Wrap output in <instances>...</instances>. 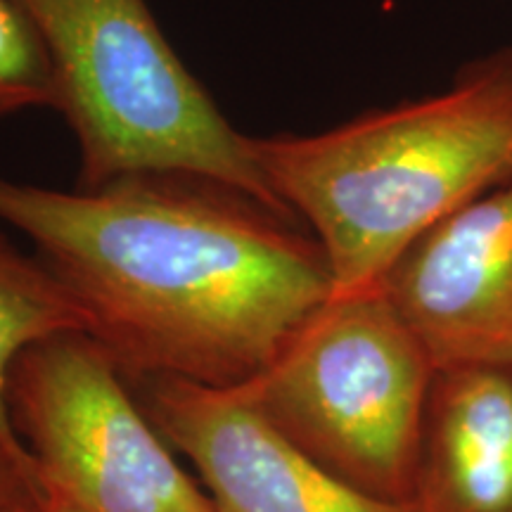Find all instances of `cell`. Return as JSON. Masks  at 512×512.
<instances>
[{
    "label": "cell",
    "mask_w": 512,
    "mask_h": 512,
    "mask_svg": "<svg viewBox=\"0 0 512 512\" xmlns=\"http://www.w3.org/2000/svg\"><path fill=\"white\" fill-rule=\"evenodd\" d=\"M43 496L34 463H24L0 444V512L31 508Z\"/></svg>",
    "instance_id": "obj_11"
},
{
    "label": "cell",
    "mask_w": 512,
    "mask_h": 512,
    "mask_svg": "<svg viewBox=\"0 0 512 512\" xmlns=\"http://www.w3.org/2000/svg\"><path fill=\"white\" fill-rule=\"evenodd\" d=\"M62 332H88L81 306L41 259H31L0 233V444L24 463L34 458L10 418V368L31 344Z\"/></svg>",
    "instance_id": "obj_9"
},
{
    "label": "cell",
    "mask_w": 512,
    "mask_h": 512,
    "mask_svg": "<svg viewBox=\"0 0 512 512\" xmlns=\"http://www.w3.org/2000/svg\"><path fill=\"white\" fill-rule=\"evenodd\" d=\"M19 3L41 31L60 91L57 112L79 143L76 188L174 171L230 185L294 221L268 188L249 136L190 74L147 0Z\"/></svg>",
    "instance_id": "obj_3"
},
{
    "label": "cell",
    "mask_w": 512,
    "mask_h": 512,
    "mask_svg": "<svg viewBox=\"0 0 512 512\" xmlns=\"http://www.w3.org/2000/svg\"><path fill=\"white\" fill-rule=\"evenodd\" d=\"M36 505V503H34ZM34 505H31V508H34ZM31 508H24V510H17V512H31Z\"/></svg>",
    "instance_id": "obj_13"
},
{
    "label": "cell",
    "mask_w": 512,
    "mask_h": 512,
    "mask_svg": "<svg viewBox=\"0 0 512 512\" xmlns=\"http://www.w3.org/2000/svg\"><path fill=\"white\" fill-rule=\"evenodd\" d=\"M434 373L418 335L373 290L330 297L233 389L339 482L408 508Z\"/></svg>",
    "instance_id": "obj_4"
},
{
    "label": "cell",
    "mask_w": 512,
    "mask_h": 512,
    "mask_svg": "<svg viewBox=\"0 0 512 512\" xmlns=\"http://www.w3.org/2000/svg\"><path fill=\"white\" fill-rule=\"evenodd\" d=\"M126 382L159 434L197 467L214 512H408L339 482L235 389L166 375Z\"/></svg>",
    "instance_id": "obj_6"
},
{
    "label": "cell",
    "mask_w": 512,
    "mask_h": 512,
    "mask_svg": "<svg viewBox=\"0 0 512 512\" xmlns=\"http://www.w3.org/2000/svg\"><path fill=\"white\" fill-rule=\"evenodd\" d=\"M380 290L437 370L512 366V181L422 235Z\"/></svg>",
    "instance_id": "obj_7"
},
{
    "label": "cell",
    "mask_w": 512,
    "mask_h": 512,
    "mask_svg": "<svg viewBox=\"0 0 512 512\" xmlns=\"http://www.w3.org/2000/svg\"><path fill=\"white\" fill-rule=\"evenodd\" d=\"M408 512H512V366L434 373Z\"/></svg>",
    "instance_id": "obj_8"
},
{
    "label": "cell",
    "mask_w": 512,
    "mask_h": 512,
    "mask_svg": "<svg viewBox=\"0 0 512 512\" xmlns=\"http://www.w3.org/2000/svg\"><path fill=\"white\" fill-rule=\"evenodd\" d=\"M249 147L328 256L332 297L380 290L422 235L512 181V48L472 62L444 93L313 136H249Z\"/></svg>",
    "instance_id": "obj_2"
},
{
    "label": "cell",
    "mask_w": 512,
    "mask_h": 512,
    "mask_svg": "<svg viewBox=\"0 0 512 512\" xmlns=\"http://www.w3.org/2000/svg\"><path fill=\"white\" fill-rule=\"evenodd\" d=\"M0 221L34 240L128 380L240 387L332 297L316 238L209 178L140 171L62 192L0 176Z\"/></svg>",
    "instance_id": "obj_1"
},
{
    "label": "cell",
    "mask_w": 512,
    "mask_h": 512,
    "mask_svg": "<svg viewBox=\"0 0 512 512\" xmlns=\"http://www.w3.org/2000/svg\"><path fill=\"white\" fill-rule=\"evenodd\" d=\"M31 512H83L79 505H74L69 498L57 494V491L43 489V496L38 498Z\"/></svg>",
    "instance_id": "obj_12"
},
{
    "label": "cell",
    "mask_w": 512,
    "mask_h": 512,
    "mask_svg": "<svg viewBox=\"0 0 512 512\" xmlns=\"http://www.w3.org/2000/svg\"><path fill=\"white\" fill-rule=\"evenodd\" d=\"M41 107H60L53 60L27 8L0 0V117Z\"/></svg>",
    "instance_id": "obj_10"
},
{
    "label": "cell",
    "mask_w": 512,
    "mask_h": 512,
    "mask_svg": "<svg viewBox=\"0 0 512 512\" xmlns=\"http://www.w3.org/2000/svg\"><path fill=\"white\" fill-rule=\"evenodd\" d=\"M8 408L43 489L83 512H214L88 332L24 349L10 368Z\"/></svg>",
    "instance_id": "obj_5"
}]
</instances>
